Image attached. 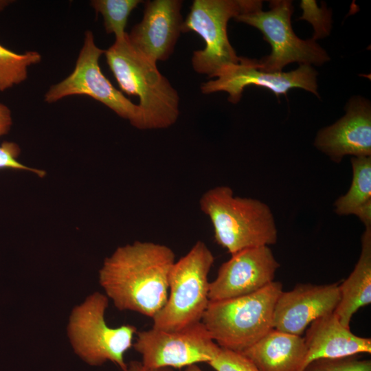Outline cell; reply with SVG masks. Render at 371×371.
<instances>
[{"mask_svg":"<svg viewBox=\"0 0 371 371\" xmlns=\"http://www.w3.org/2000/svg\"><path fill=\"white\" fill-rule=\"evenodd\" d=\"M175 254L169 247L135 241L106 258L98 279L104 294L120 311L153 318L165 305Z\"/></svg>","mask_w":371,"mask_h":371,"instance_id":"1","label":"cell"},{"mask_svg":"<svg viewBox=\"0 0 371 371\" xmlns=\"http://www.w3.org/2000/svg\"><path fill=\"white\" fill-rule=\"evenodd\" d=\"M122 92L139 98L142 130L167 128L179 115V96L169 80L129 41L128 33L115 39L104 54Z\"/></svg>","mask_w":371,"mask_h":371,"instance_id":"2","label":"cell"},{"mask_svg":"<svg viewBox=\"0 0 371 371\" xmlns=\"http://www.w3.org/2000/svg\"><path fill=\"white\" fill-rule=\"evenodd\" d=\"M199 205L211 221L215 241L231 255L277 242L272 211L258 199L235 196L230 187L218 186L203 194Z\"/></svg>","mask_w":371,"mask_h":371,"instance_id":"3","label":"cell"},{"mask_svg":"<svg viewBox=\"0 0 371 371\" xmlns=\"http://www.w3.org/2000/svg\"><path fill=\"white\" fill-rule=\"evenodd\" d=\"M282 284L273 281L244 296L210 302L201 322L222 348L242 352L273 328L276 302Z\"/></svg>","mask_w":371,"mask_h":371,"instance_id":"4","label":"cell"},{"mask_svg":"<svg viewBox=\"0 0 371 371\" xmlns=\"http://www.w3.org/2000/svg\"><path fill=\"white\" fill-rule=\"evenodd\" d=\"M109 298L93 292L75 306L69 316L67 335L74 353L85 363L99 366L110 361L124 371V355L133 346L137 328L131 324L110 327L105 320Z\"/></svg>","mask_w":371,"mask_h":371,"instance_id":"5","label":"cell"},{"mask_svg":"<svg viewBox=\"0 0 371 371\" xmlns=\"http://www.w3.org/2000/svg\"><path fill=\"white\" fill-rule=\"evenodd\" d=\"M214 262L211 250L201 240L175 262L168 299L152 319L153 328L173 331L201 322L210 303L208 276Z\"/></svg>","mask_w":371,"mask_h":371,"instance_id":"6","label":"cell"},{"mask_svg":"<svg viewBox=\"0 0 371 371\" xmlns=\"http://www.w3.org/2000/svg\"><path fill=\"white\" fill-rule=\"evenodd\" d=\"M269 10H262L260 0H247L245 8L234 19L257 28L271 47V54L256 60L257 65L269 72L282 71L287 65H321L330 60L326 51L312 39L303 40L294 32L293 3L288 0L269 1Z\"/></svg>","mask_w":371,"mask_h":371,"instance_id":"7","label":"cell"},{"mask_svg":"<svg viewBox=\"0 0 371 371\" xmlns=\"http://www.w3.org/2000/svg\"><path fill=\"white\" fill-rule=\"evenodd\" d=\"M247 0H194L181 25V32H194L205 42L191 59L194 70L209 78L239 61L227 35V23L246 7Z\"/></svg>","mask_w":371,"mask_h":371,"instance_id":"8","label":"cell"},{"mask_svg":"<svg viewBox=\"0 0 371 371\" xmlns=\"http://www.w3.org/2000/svg\"><path fill=\"white\" fill-rule=\"evenodd\" d=\"M104 51L95 45L93 32L87 30L73 71L64 80L52 85L45 93L44 100L54 103L68 96L85 95L104 104L135 128L142 130V113L139 105L117 89L101 71L99 60Z\"/></svg>","mask_w":371,"mask_h":371,"instance_id":"9","label":"cell"},{"mask_svg":"<svg viewBox=\"0 0 371 371\" xmlns=\"http://www.w3.org/2000/svg\"><path fill=\"white\" fill-rule=\"evenodd\" d=\"M133 346L144 366L172 369L208 363L221 349L202 322L173 331L152 327L138 332Z\"/></svg>","mask_w":371,"mask_h":371,"instance_id":"10","label":"cell"},{"mask_svg":"<svg viewBox=\"0 0 371 371\" xmlns=\"http://www.w3.org/2000/svg\"><path fill=\"white\" fill-rule=\"evenodd\" d=\"M317 72L311 65H300L295 70L269 72L260 69L254 58L240 57L236 64L223 67L214 78L201 86V92L210 94L218 91L228 93L231 103H238L246 87H261L272 91L277 97L286 95L293 88H300L319 97Z\"/></svg>","mask_w":371,"mask_h":371,"instance_id":"11","label":"cell"},{"mask_svg":"<svg viewBox=\"0 0 371 371\" xmlns=\"http://www.w3.org/2000/svg\"><path fill=\"white\" fill-rule=\"evenodd\" d=\"M231 256L210 282V302L249 295L275 281L280 264L269 246L248 248Z\"/></svg>","mask_w":371,"mask_h":371,"instance_id":"12","label":"cell"},{"mask_svg":"<svg viewBox=\"0 0 371 371\" xmlns=\"http://www.w3.org/2000/svg\"><path fill=\"white\" fill-rule=\"evenodd\" d=\"M339 300L338 283L297 284L278 296L273 311V328L302 336L313 321L334 313Z\"/></svg>","mask_w":371,"mask_h":371,"instance_id":"13","label":"cell"},{"mask_svg":"<svg viewBox=\"0 0 371 371\" xmlns=\"http://www.w3.org/2000/svg\"><path fill=\"white\" fill-rule=\"evenodd\" d=\"M182 4L180 0L146 1L142 21L128 33L131 43L156 63L168 59L181 33Z\"/></svg>","mask_w":371,"mask_h":371,"instance_id":"14","label":"cell"},{"mask_svg":"<svg viewBox=\"0 0 371 371\" xmlns=\"http://www.w3.org/2000/svg\"><path fill=\"white\" fill-rule=\"evenodd\" d=\"M314 146L335 163L346 155L371 157L370 102L360 96L351 98L345 115L317 132Z\"/></svg>","mask_w":371,"mask_h":371,"instance_id":"15","label":"cell"},{"mask_svg":"<svg viewBox=\"0 0 371 371\" xmlns=\"http://www.w3.org/2000/svg\"><path fill=\"white\" fill-rule=\"evenodd\" d=\"M306 352L299 371H304L313 361L338 359L371 352L370 338L355 335L334 313L313 321L304 337Z\"/></svg>","mask_w":371,"mask_h":371,"instance_id":"16","label":"cell"},{"mask_svg":"<svg viewBox=\"0 0 371 371\" xmlns=\"http://www.w3.org/2000/svg\"><path fill=\"white\" fill-rule=\"evenodd\" d=\"M305 352L302 336L272 328L241 353L260 371H299Z\"/></svg>","mask_w":371,"mask_h":371,"instance_id":"17","label":"cell"},{"mask_svg":"<svg viewBox=\"0 0 371 371\" xmlns=\"http://www.w3.org/2000/svg\"><path fill=\"white\" fill-rule=\"evenodd\" d=\"M339 289L340 300L334 313L344 326L350 328L354 314L371 303V227H365L359 260Z\"/></svg>","mask_w":371,"mask_h":371,"instance_id":"18","label":"cell"},{"mask_svg":"<svg viewBox=\"0 0 371 371\" xmlns=\"http://www.w3.org/2000/svg\"><path fill=\"white\" fill-rule=\"evenodd\" d=\"M352 178L348 192L335 202V212L350 215L371 202V157H352Z\"/></svg>","mask_w":371,"mask_h":371,"instance_id":"19","label":"cell"},{"mask_svg":"<svg viewBox=\"0 0 371 371\" xmlns=\"http://www.w3.org/2000/svg\"><path fill=\"white\" fill-rule=\"evenodd\" d=\"M41 58L38 52L18 54L0 44V91L24 82L28 67L40 63Z\"/></svg>","mask_w":371,"mask_h":371,"instance_id":"20","label":"cell"},{"mask_svg":"<svg viewBox=\"0 0 371 371\" xmlns=\"http://www.w3.org/2000/svg\"><path fill=\"white\" fill-rule=\"evenodd\" d=\"M142 2L141 0H93L91 5L104 19L106 33L113 34L115 39L121 38L125 31L129 15Z\"/></svg>","mask_w":371,"mask_h":371,"instance_id":"21","label":"cell"},{"mask_svg":"<svg viewBox=\"0 0 371 371\" xmlns=\"http://www.w3.org/2000/svg\"><path fill=\"white\" fill-rule=\"evenodd\" d=\"M302 10L300 19L309 22L313 27L312 40L316 41L328 36L332 27V14L326 5L319 7L315 1L302 0L300 3Z\"/></svg>","mask_w":371,"mask_h":371,"instance_id":"22","label":"cell"},{"mask_svg":"<svg viewBox=\"0 0 371 371\" xmlns=\"http://www.w3.org/2000/svg\"><path fill=\"white\" fill-rule=\"evenodd\" d=\"M304 371H371V361L357 355L338 359H319L311 362Z\"/></svg>","mask_w":371,"mask_h":371,"instance_id":"23","label":"cell"},{"mask_svg":"<svg viewBox=\"0 0 371 371\" xmlns=\"http://www.w3.org/2000/svg\"><path fill=\"white\" fill-rule=\"evenodd\" d=\"M207 364L215 371H260L243 353L222 348Z\"/></svg>","mask_w":371,"mask_h":371,"instance_id":"24","label":"cell"},{"mask_svg":"<svg viewBox=\"0 0 371 371\" xmlns=\"http://www.w3.org/2000/svg\"><path fill=\"white\" fill-rule=\"evenodd\" d=\"M20 154L19 144L14 142H3L0 145V169L29 171L41 178L45 176L44 170L27 166L19 161L17 159Z\"/></svg>","mask_w":371,"mask_h":371,"instance_id":"25","label":"cell"},{"mask_svg":"<svg viewBox=\"0 0 371 371\" xmlns=\"http://www.w3.org/2000/svg\"><path fill=\"white\" fill-rule=\"evenodd\" d=\"M12 125L11 111L8 106L0 103V137L8 134Z\"/></svg>","mask_w":371,"mask_h":371,"instance_id":"26","label":"cell"},{"mask_svg":"<svg viewBox=\"0 0 371 371\" xmlns=\"http://www.w3.org/2000/svg\"><path fill=\"white\" fill-rule=\"evenodd\" d=\"M124 371H173V369L170 368H152L144 366L141 361H131L127 363Z\"/></svg>","mask_w":371,"mask_h":371,"instance_id":"27","label":"cell"},{"mask_svg":"<svg viewBox=\"0 0 371 371\" xmlns=\"http://www.w3.org/2000/svg\"><path fill=\"white\" fill-rule=\"evenodd\" d=\"M355 215L363 223L365 227H371V202L359 208Z\"/></svg>","mask_w":371,"mask_h":371,"instance_id":"28","label":"cell"},{"mask_svg":"<svg viewBox=\"0 0 371 371\" xmlns=\"http://www.w3.org/2000/svg\"><path fill=\"white\" fill-rule=\"evenodd\" d=\"M181 371H203L196 364L188 366L181 369Z\"/></svg>","mask_w":371,"mask_h":371,"instance_id":"29","label":"cell"},{"mask_svg":"<svg viewBox=\"0 0 371 371\" xmlns=\"http://www.w3.org/2000/svg\"><path fill=\"white\" fill-rule=\"evenodd\" d=\"M8 4V1H0V9H3Z\"/></svg>","mask_w":371,"mask_h":371,"instance_id":"30","label":"cell"}]
</instances>
